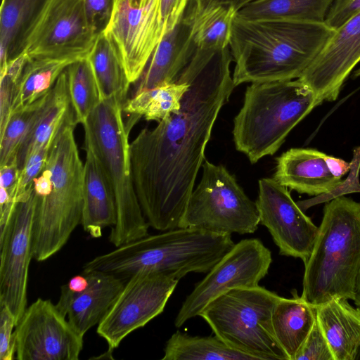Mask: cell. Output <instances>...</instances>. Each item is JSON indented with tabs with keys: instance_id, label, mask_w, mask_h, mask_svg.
Returning <instances> with one entry per match:
<instances>
[{
	"instance_id": "cell-1",
	"label": "cell",
	"mask_w": 360,
	"mask_h": 360,
	"mask_svg": "<svg viewBox=\"0 0 360 360\" xmlns=\"http://www.w3.org/2000/svg\"><path fill=\"white\" fill-rule=\"evenodd\" d=\"M232 60L228 46L206 65L188 64L179 78L188 84L180 109L130 143L136 195L158 231L178 228L183 218L214 124L236 87Z\"/></svg>"
},
{
	"instance_id": "cell-2",
	"label": "cell",
	"mask_w": 360,
	"mask_h": 360,
	"mask_svg": "<svg viewBox=\"0 0 360 360\" xmlns=\"http://www.w3.org/2000/svg\"><path fill=\"white\" fill-rule=\"evenodd\" d=\"M335 30L325 22L248 20L235 15L229 49L235 86L299 79Z\"/></svg>"
},
{
	"instance_id": "cell-3",
	"label": "cell",
	"mask_w": 360,
	"mask_h": 360,
	"mask_svg": "<svg viewBox=\"0 0 360 360\" xmlns=\"http://www.w3.org/2000/svg\"><path fill=\"white\" fill-rule=\"evenodd\" d=\"M231 234L176 228L148 235L86 262L83 272L98 271L127 280L140 273L177 279L207 273L234 246Z\"/></svg>"
},
{
	"instance_id": "cell-4",
	"label": "cell",
	"mask_w": 360,
	"mask_h": 360,
	"mask_svg": "<svg viewBox=\"0 0 360 360\" xmlns=\"http://www.w3.org/2000/svg\"><path fill=\"white\" fill-rule=\"evenodd\" d=\"M77 124L70 110L52 141L44 167L51 189L35 195L32 256L38 262L57 253L81 224L84 165L75 139Z\"/></svg>"
},
{
	"instance_id": "cell-5",
	"label": "cell",
	"mask_w": 360,
	"mask_h": 360,
	"mask_svg": "<svg viewBox=\"0 0 360 360\" xmlns=\"http://www.w3.org/2000/svg\"><path fill=\"white\" fill-rule=\"evenodd\" d=\"M360 270V202L344 195L325 205L312 252L304 264L302 296L314 305L353 300Z\"/></svg>"
},
{
	"instance_id": "cell-6",
	"label": "cell",
	"mask_w": 360,
	"mask_h": 360,
	"mask_svg": "<svg viewBox=\"0 0 360 360\" xmlns=\"http://www.w3.org/2000/svg\"><path fill=\"white\" fill-rule=\"evenodd\" d=\"M322 103L300 79L251 83L233 120L236 150L252 164L274 155L292 129Z\"/></svg>"
},
{
	"instance_id": "cell-7",
	"label": "cell",
	"mask_w": 360,
	"mask_h": 360,
	"mask_svg": "<svg viewBox=\"0 0 360 360\" xmlns=\"http://www.w3.org/2000/svg\"><path fill=\"white\" fill-rule=\"evenodd\" d=\"M123 105L116 97L103 100L82 124L84 141L97 155L115 195L117 221L109 241L115 248L148 236L150 226L134 184L130 129L124 122Z\"/></svg>"
},
{
	"instance_id": "cell-8",
	"label": "cell",
	"mask_w": 360,
	"mask_h": 360,
	"mask_svg": "<svg viewBox=\"0 0 360 360\" xmlns=\"http://www.w3.org/2000/svg\"><path fill=\"white\" fill-rule=\"evenodd\" d=\"M280 297L259 285L233 288L210 301L199 316L233 349L255 360H288L275 338L271 321Z\"/></svg>"
},
{
	"instance_id": "cell-9",
	"label": "cell",
	"mask_w": 360,
	"mask_h": 360,
	"mask_svg": "<svg viewBox=\"0 0 360 360\" xmlns=\"http://www.w3.org/2000/svg\"><path fill=\"white\" fill-rule=\"evenodd\" d=\"M200 183L193 188L178 228H195L219 234L252 233L259 216L236 177L221 165L205 160Z\"/></svg>"
},
{
	"instance_id": "cell-10",
	"label": "cell",
	"mask_w": 360,
	"mask_h": 360,
	"mask_svg": "<svg viewBox=\"0 0 360 360\" xmlns=\"http://www.w3.org/2000/svg\"><path fill=\"white\" fill-rule=\"evenodd\" d=\"M97 37L89 25L83 0H47L25 32L18 55L81 59L87 57Z\"/></svg>"
},
{
	"instance_id": "cell-11",
	"label": "cell",
	"mask_w": 360,
	"mask_h": 360,
	"mask_svg": "<svg viewBox=\"0 0 360 360\" xmlns=\"http://www.w3.org/2000/svg\"><path fill=\"white\" fill-rule=\"evenodd\" d=\"M271 262L270 250L259 239L247 238L235 243L186 297L175 318V326L180 328L199 316L210 301L227 290L259 285Z\"/></svg>"
},
{
	"instance_id": "cell-12",
	"label": "cell",
	"mask_w": 360,
	"mask_h": 360,
	"mask_svg": "<svg viewBox=\"0 0 360 360\" xmlns=\"http://www.w3.org/2000/svg\"><path fill=\"white\" fill-rule=\"evenodd\" d=\"M35 202L32 184L18 198L7 224L0 229V304L9 308L16 325L27 308Z\"/></svg>"
},
{
	"instance_id": "cell-13",
	"label": "cell",
	"mask_w": 360,
	"mask_h": 360,
	"mask_svg": "<svg viewBox=\"0 0 360 360\" xmlns=\"http://www.w3.org/2000/svg\"><path fill=\"white\" fill-rule=\"evenodd\" d=\"M179 280L160 274L140 273L127 279L112 306L98 324L97 333L109 349L160 314Z\"/></svg>"
},
{
	"instance_id": "cell-14",
	"label": "cell",
	"mask_w": 360,
	"mask_h": 360,
	"mask_svg": "<svg viewBox=\"0 0 360 360\" xmlns=\"http://www.w3.org/2000/svg\"><path fill=\"white\" fill-rule=\"evenodd\" d=\"M14 340L18 360H77L84 337L50 300L38 298L15 326Z\"/></svg>"
},
{
	"instance_id": "cell-15",
	"label": "cell",
	"mask_w": 360,
	"mask_h": 360,
	"mask_svg": "<svg viewBox=\"0 0 360 360\" xmlns=\"http://www.w3.org/2000/svg\"><path fill=\"white\" fill-rule=\"evenodd\" d=\"M256 200L259 224L269 231L279 254L307 262L319 232L290 195L287 187L274 178L259 180Z\"/></svg>"
},
{
	"instance_id": "cell-16",
	"label": "cell",
	"mask_w": 360,
	"mask_h": 360,
	"mask_svg": "<svg viewBox=\"0 0 360 360\" xmlns=\"http://www.w3.org/2000/svg\"><path fill=\"white\" fill-rule=\"evenodd\" d=\"M160 0H118L105 31L114 41L131 84L143 72L164 36Z\"/></svg>"
},
{
	"instance_id": "cell-17",
	"label": "cell",
	"mask_w": 360,
	"mask_h": 360,
	"mask_svg": "<svg viewBox=\"0 0 360 360\" xmlns=\"http://www.w3.org/2000/svg\"><path fill=\"white\" fill-rule=\"evenodd\" d=\"M359 62L360 13L335 30L299 79L323 102L334 101Z\"/></svg>"
},
{
	"instance_id": "cell-18",
	"label": "cell",
	"mask_w": 360,
	"mask_h": 360,
	"mask_svg": "<svg viewBox=\"0 0 360 360\" xmlns=\"http://www.w3.org/2000/svg\"><path fill=\"white\" fill-rule=\"evenodd\" d=\"M84 273L89 280L82 292H73L64 285L56 304L82 336L105 316L127 280L102 271Z\"/></svg>"
},
{
	"instance_id": "cell-19",
	"label": "cell",
	"mask_w": 360,
	"mask_h": 360,
	"mask_svg": "<svg viewBox=\"0 0 360 360\" xmlns=\"http://www.w3.org/2000/svg\"><path fill=\"white\" fill-rule=\"evenodd\" d=\"M194 51L191 24L183 16L158 44L143 72L135 83L134 94L176 82Z\"/></svg>"
},
{
	"instance_id": "cell-20",
	"label": "cell",
	"mask_w": 360,
	"mask_h": 360,
	"mask_svg": "<svg viewBox=\"0 0 360 360\" xmlns=\"http://www.w3.org/2000/svg\"><path fill=\"white\" fill-rule=\"evenodd\" d=\"M327 154L314 148H292L277 158L274 178L299 193L319 196L333 191L342 179L330 171Z\"/></svg>"
},
{
	"instance_id": "cell-21",
	"label": "cell",
	"mask_w": 360,
	"mask_h": 360,
	"mask_svg": "<svg viewBox=\"0 0 360 360\" xmlns=\"http://www.w3.org/2000/svg\"><path fill=\"white\" fill-rule=\"evenodd\" d=\"M85 142L83 208L81 225L92 238H100L102 230L117 221L115 195L107 175L91 145Z\"/></svg>"
},
{
	"instance_id": "cell-22",
	"label": "cell",
	"mask_w": 360,
	"mask_h": 360,
	"mask_svg": "<svg viewBox=\"0 0 360 360\" xmlns=\"http://www.w3.org/2000/svg\"><path fill=\"white\" fill-rule=\"evenodd\" d=\"M316 320L334 360H354L360 346V309L348 300L334 298L316 305Z\"/></svg>"
},
{
	"instance_id": "cell-23",
	"label": "cell",
	"mask_w": 360,
	"mask_h": 360,
	"mask_svg": "<svg viewBox=\"0 0 360 360\" xmlns=\"http://www.w3.org/2000/svg\"><path fill=\"white\" fill-rule=\"evenodd\" d=\"M236 13L234 8L225 6L186 8L184 17L191 24L195 46L190 62L207 63L229 46Z\"/></svg>"
},
{
	"instance_id": "cell-24",
	"label": "cell",
	"mask_w": 360,
	"mask_h": 360,
	"mask_svg": "<svg viewBox=\"0 0 360 360\" xmlns=\"http://www.w3.org/2000/svg\"><path fill=\"white\" fill-rule=\"evenodd\" d=\"M71 110L65 70L46 95L44 103L17 153L20 171L36 150L49 145Z\"/></svg>"
},
{
	"instance_id": "cell-25",
	"label": "cell",
	"mask_w": 360,
	"mask_h": 360,
	"mask_svg": "<svg viewBox=\"0 0 360 360\" xmlns=\"http://www.w3.org/2000/svg\"><path fill=\"white\" fill-rule=\"evenodd\" d=\"M292 297H281L272 312L275 338L288 360H295L316 320V305L292 291Z\"/></svg>"
},
{
	"instance_id": "cell-26",
	"label": "cell",
	"mask_w": 360,
	"mask_h": 360,
	"mask_svg": "<svg viewBox=\"0 0 360 360\" xmlns=\"http://www.w3.org/2000/svg\"><path fill=\"white\" fill-rule=\"evenodd\" d=\"M86 58L91 65L101 101L116 97L124 104L131 82L118 49L107 32L98 35Z\"/></svg>"
},
{
	"instance_id": "cell-27",
	"label": "cell",
	"mask_w": 360,
	"mask_h": 360,
	"mask_svg": "<svg viewBox=\"0 0 360 360\" xmlns=\"http://www.w3.org/2000/svg\"><path fill=\"white\" fill-rule=\"evenodd\" d=\"M333 0H256L238 11L248 20H276L324 22Z\"/></svg>"
},
{
	"instance_id": "cell-28",
	"label": "cell",
	"mask_w": 360,
	"mask_h": 360,
	"mask_svg": "<svg viewBox=\"0 0 360 360\" xmlns=\"http://www.w3.org/2000/svg\"><path fill=\"white\" fill-rule=\"evenodd\" d=\"M188 89V84L181 79L175 83L144 90L132 95L124 103L122 111L129 115L126 122L131 129L141 118L160 122L181 108V99Z\"/></svg>"
},
{
	"instance_id": "cell-29",
	"label": "cell",
	"mask_w": 360,
	"mask_h": 360,
	"mask_svg": "<svg viewBox=\"0 0 360 360\" xmlns=\"http://www.w3.org/2000/svg\"><path fill=\"white\" fill-rule=\"evenodd\" d=\"M77 60L79 59L28 58L16 86L12 112L33 103L48 94L60 75Z\"/></svg>"
},
{
	"instance_id": "cell-30",
	"label": "cell",
	"mask_w": 360,
	"mask_h": 360,
	"mask_svg": "<svg viewBox=\"0 0 360 360\" xmlns=\"http://www.w3.org/2000/svg\"><path fill=\"white\" fill-rule=\"evenodd\" d=\"M47 0H2L0 8V71L18 56L22 38Z\"/></svg>"
},
{
	"instance_id": "cell-31",
	"label": "cell",
	"mask_w": 360,
	"mask_h": 360,
	"mask_svg": "<svg viewBox=\"0 0 360 360\" xmlns=\"http://www.w3.org/2000/svg\"><path fill=\"white\" fill-rule=\"evenodd\" d=\"M162 360H255L232 349L216 335L192 336L176 331L166 342Z\"/></svg>"
},
{
	"instance_id": "cell-32",
	"label": "cell",
	"mask_w": 360,
	"mask_h": 360,
	"mask_svg": "<svg viewBox=\"0 0 360 360\" xmlns=\"http://www.w3.org/2000/svg\"><path fill=\"white\" fill-rule=\"evenodd\" d=\"M65 70L74 118L82 124L101 102L98 84L86 57L75 61Z\"/></svg>"
},
{
	"instance_id": "cell-33",
	"label": "cell",
	"mask_w": 360,
	"mask_h": 360,
	"mask_svg": "<svg viewBox=\"0 0 360 360\" xmlns=\"http://www.w3.org/2000/svg\"><path fill=\"white\" fill-rule=\"evenodd\" d=\"M46 95L11 113L3 134L0 135V167L17 160L20 146L35 120Z\"/></svg>"
},
{
	"instance_id": "cell-34",
	"label": "cell",
	"mask_w": 360,
	"mask_h": 360,
	"mask_svg": "<svg viewBox=\"0 0 360 360\" xmlns=\"http://www.w3.org/2000/svg\"><path fill=\"white\" fill-rule=\"evenodd\" d=\"M27 60L25 54L20 53L10 60L0 71V135L3 134L12 113L16 86Z\"/></svg>"
},
{
	"instance_id": "cell-35",
	"label": "cell",
	"mask_w": 360,
	"mask_h": 360,
	"mask_svg": "<svg viewBox=\"0 0 360 360\" xmlns=\"http://www.w3.org/2000/svg\"><path fill=\"white\" fill-rule=\"evenodd\" d=\"M353 158L351 163L349 175L342 181L331 192L316 196L315 198L297 202L299 207L304 211L311 206L321 202H328L335 198L350 193H360L359 173L360 169V146L356 147L353 151Z\"/></svg>"
},
{
	"instance_id": "cell-36",
	"label": "cell",
	"mask_w": 360,
	"mask_h": 360,
	"mask_svg": "<svg viewBox=\"0 0 360 360\" xmlns=\"http://www.w3.org/2000/svg\"><path fill=\"white\" fill-rule=\"evenodd\" d=\"M295 360H334L330 345L316 320Z\"/></svg>"
},
{
	"instance_id": "cell-37",
	"label": "cell",
	"mask_w": 360,
	"mask_h": 360,
	"mask_svg": "<svg viewBox=\"0 0 360 360\" xmlns=\"http://www.w3.org/2000/svg\"><path fill=\"white\" fill-rule=\"evenodd\" d=\"M89 25L98 36L104 32L112 18L116 0H83Z\"/></svg>"
},
{
	"instance_id": "cell-38",
	"label": "cell",
	"mask_w": 360,
	"mask_h": 360,
	"mask_svg": "<svg viewBox=\"0 0 360 360\" xmlns=\"http://www.w3.org/2000/svg\"><path fill=\"white\" fill-rule=\"evenodd\" d=\"M51 144L34 151L25 161L20 176L17 188V201L33 184V180L43 171Z\"/></svg>"
},
{
	"instance_id": "cell-39",
	"label": "cell",
	"mask_w": 360,
	"mask_h": 360,
	"mask_svg": "<svg viewBox=\"0 0 360 360\" xmlns=\"http://www.w3.org/2000/svg\"><path fill=\"white\" fill-rule=\"evenodd\" d=\"M15 317L9 308L0 304V360H13L15 354Z\"/></svg>"
},
{
	"instance_id": "cell-40",
	"label": "cell",
	"mask_w": 360,
	"mask_h": 360,
	"mask_svg": "<svg viewBox=\"0 0 360 360\" xmlns=\"http://www.w3.org/2000/svg\"><path fill=\"white\" fill-rule=\"evenodd\" d=\"M359 13L360 0H333L324 22L336 30Z\"/></svg>"
},
{
	"instance_id": "cell-41",
	"label": "cell",
	"mask_w": 360,
	"mask_h": 360,
	"mask_svg": "<svg viewBox=\"0 0 360 360\" xmlns=\"http://www.w3.org/2000/svg\"><path fill=\"white\" fill-rule=\"evenodd\" d=\"M189 1L190 0H160V15L165 34L182 19Z\"/></svg>"
},
{
	"instance_id": "cell-42",
	"label": "cell",
	"mask_w": 360,
	"mask_h": 360,
	"mask_svg": "<svg viewBox=\"0 0 360 360\" xmlns=\"http://www.w3.org/2000/svg\"><path fill=\"white\" fill-rule=\"evenodd\" d=\"M17 160L0 167V188L6 191L11 200L17 203V188L20 176Z\"/></svg>"
},
{
	"instance_id": "cell-43",
	"label": "cell",
	"mask_w": 360,
	"mask_h": 360,
	"mask_svg": "<svg viewBox=\"0 0 360 360\" xmlns=\"http://www.w3.org/2000/svg\"><path fill=\"white\" fill-rule=\"evenodd\" d=\"M256 0H190L188 8L201 10L209 7L225 6L232 7L237 12Z\"/></svg>"
},
{
	"instance_id": "cell-44",
	"label": "cell",
	"mask_w": 360,
	"mask_h": 360,
	"mask_svg": "<svg viewBox=\"0 0 360 360\" xmlns=\"http://www.w3.org/2000/svg\"><path fill=\"white\" fill-rule=\"evenodd\" d=\"M326 161L330 172L338 179H342L350 170L351 163L341 158L327 155Z\"/></svg>"
},
{
	"instance_id": "cell-45",
	"label": "cell",
	"mask_w": 360,
	"mask_h": 360,
	"mask_svg": "<svg viewBox=\"0 0 360 360\" xmlns=\"http://www.w3.org/2000/svg\"><path fill=\"white\" fill-rule=\"evenodd\" d=\"M89 285V280L84 273L76 275L70 278L65 285L71 292H80L84 291Z\"/></svg>"
},
{
	"instance_id": "cell-46",
	"label": "cell",
	"mask_w": 360,
	"mask_h": 360,
	"mask_svg": "<svg viewBox=\"0 0 360 360\" xmlns=\"http://www.w3.org/2000/svg\"><path fill=\"white\" fill-rule=\"evenodd\" d=\"M353 301L357 308L360 309V270L356 280Z\"/></svg>"
},
{
	"instance_id": "cell-47",
	"label": "cell",
	"mask_w": 360,
	"mask_h": 360,
	"mask_svg": "<svg viewBox=\"0 0 360 360\" xmlns=\"http://www.w3.org/2000/svg\"><path fill=\"white\" fill-rule=\"evenodd\" d=\"M354 360H360V346L357 349V352L354 357Z\"/></svg>"
},
{
	"instance_id": "cell-48",
	"label": "cell",
	"mask_w": 360,
	"mask_h": 360,
	"mask_svg": "<svg viewBox=\"0 0 360 360\" xmlns=\"http://www.w3.org/2000/svg\"><path fill=\"white\" fill-rule=\"evenodd\" d=\"M116 1H117L118 0H116ZM116 3H117V2H116Z\"/></svg>"
}]
</instances>
